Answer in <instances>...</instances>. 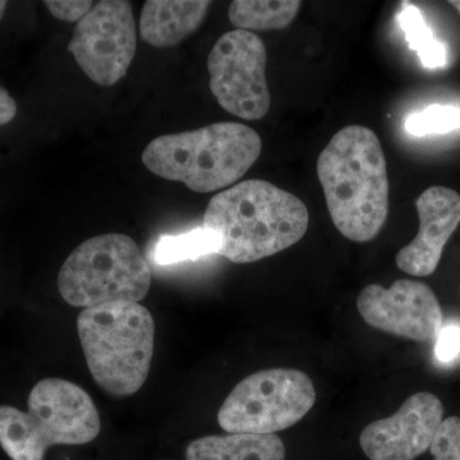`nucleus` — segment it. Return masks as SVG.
<instances>
[{"instance_id":"f257e3e1","label":"nucleus","mask_w":460,"mask_h":460,"mask_svg":"<svg viewBox=\"0 0 460 460\" xmlns=\"http://www.w3.org/2000/svg\"><path fill=\"white\" fill-rule=\"evenodd\" d=\"M317 175L335 228L358 243L376 237L389 214L386 157L376 133L341 128L321 151Z\"/></svg>"},{"instance_id":"f03ea898","label":"nucleus","mask_w":460,"mask_h":460,"mask_svg":"<svg viewBox=\"0 0 460 460\" xmlns=\"http://www.w3.org/2000/svg\"><path fill=\"white\" fill-rule=\"evenodd\" d=\"M308 210L293 193L262 180L243 181L208 202L204 226L217 255L234 263L260 261L305 237Z\"/></svg>"},{"instance_id":"7ed1b4c3","label":"nucleus","mask_w":460,"mask_h":460,"mask_svg":"<svg viewBox=\"0 0 460 460\" xmlns=\"http://www.w3.org/2000/svg\"><path fill=\"white\" fill-rule=\"evenodd\" d=\"M261 150L255 129L222 122L160 136L145 148L142 163L157 177L181 181L193 192L208 193L241 180Z\"/></svg>"},{"instance_id":"20e7f679","label":"nucleus","mask_w":460,"mask_h":460,"mask_svg":"<svg viewBox=\"0 0 460 460\" xmlns=\"http://www.w3.org/2000/svg\"><path fill=\"white\" fill-rule=\"evenodd\" d=\"M78 337L93 380L108 394L128 396L144 385L154 353L155 323L140 304L84 308Z\"/></svg>"},{"instance_id":"39448f33","label":"nucleus","mask_w":460,"mask_h":460,"mask_svg":"<svg viewBox=\"0 0 460 460\" xmlns=\"http://www.w3.org/2000/svg\"><path fill=\"white\" fill-rule=\"evenodd\" d=\"M102 429L89 394L62 378H45L30 393L29 410L0 405V445L12 460H44L54 445H84Z\"/></svg>"},{"instance_id":"423d86ee","label":"nucleus","mask_w":460,"mask_h":460,"mask_svg":"<svg viewBox=\"0 0 460 460\" xmlns=\"http://www.w3.org/2000/svg\"><path fill=\"white\" fill-rule=\"evenodd\" d=\"M151 270L128 235L107 233L84 241L60 268L58 289L75 307L137 304L147 296Z\"/></svg>"},{"instance_id":"0eeeda50","label":"nucleus","mask_w":460,"mask_h":460,"mask_svg":"<svg viewBox=\"0 0 460 460\" xmlns=\"http://www.w3.org/2000/svg\"><path fill=\"white\" fill-rule=\"evenodd\" d=\"M316 402L305 372L271 368L238 384L223 402L217 420L229 434L274 435L299 422Z\"/></svg>"},{"instance_id":"6e6552de","label":"nucleus","mask_w":460,"mask_h":460,"mask_svg":"<svg viewBox=\"0 0 460 460\" xmlns=\"http://www.w3.org/2000/svg\"><path fill=\"white\" fill-rule=\"evenodd\" d=\"M266 48L256 33L233 30L215 42L208 58L210 90L224 111L259 120L271 105L266 81Z\"/></svg>"},{"instance_id":"1a4fd4ad","label":"nucleus","mask_w":460,"mask_h":460,"mask_svg":"<svg viewBox=\"0 0 460 460\" xmlns=\"http://www.w3.org/2000/svg\"><path fill=\"white\" fill-rule=\"evenodd\" d=\"M137 48L131 3H96L75 27L68 50L84 74L99 86H113L128 72Z\"/></svg>"},{"instance_id":"9d476101","label":"nucleus","mask_w":460,"mask_h":460,"mask_svg":"<svg viewBox=\"0 0 460 460\" xmlns=\"http://www.w3.org/2000/svg\"><path fill=\"white\" fill-rule=\"evenodd\" d=\"M357 308L372 328L420 343L436 341L444 325L440 302L422 281L396 280L389 289L370 284Z\"/></svg>"},{"instance_id":"9b49d317","label":"nucleus","mask_w":460,"mask_h":460,"mask_svg":"<svg viewBox=\"0 0 460 460\" xmlns=\"http://www.w3.org/2000/svg\"><path fill=\"white\" fill-rule=\"evenodd\" d=\"M444 405L431 393L410 396L395 414L363 429L359 444L370 460H416L431 447Z\"/></svg>"},{"instance_id":"f8f14e48","label":"nucleus","mask_w":460,"mask_h":460,"mask_svg":"<svg viewBox=\"0 0 460 460\" xmlns=\"http://www.w3.org/2000/svg\"><path fill=\"white\" fill-rule=\"evenodd\" d=\"M420 229L416 238L396 253V266L413 277L434 274L445 244L460 224V195L447 187L423 190L416 201Z\"/></svg>"},{"instance_id":"ddd939ff","label":"nucleus","mask_w":460,"mask_h":460,"mask_svg":"<svg viewBox=\"0 0 460 460\" xmlns=\"http://www.w3.org/2000/svg\"><path fill=\"white\" fill-rule=\"evenodd\" d=\"M211 2L204 0H147L141 12V36L155 48H172L204 22Z\"/></svg>"},{"instance_id":"4468645a","label":"nucleus","mask_w":460,"mask_h":460,"mask_svg":"<svg viewBox=\"0 0 460 460\" xmlns=\"http://www.w3.org/2000/svg\"><path fill=\"white\" fill-rule=\"evenodd\" d=\"M286 447L275 435L206 436L189 445L187 460H286Z\"/></svg>"},{"instance_id":"2eb2a0df","label":"nucleus","mask_w":460,"mask_h":460,"mask_svg":"<svg viewBox=\"0 0 460 460\" xmlns=\"http://www.w3.org/2000/svg\"><path fill=\"white\" fill-rule=\"evenodd\" d=\"M301 5L296 0H235L230 4L228 16L235 30L271 31L289 26Z\"/></svg>"},{"instance_id":"dca6fc26","label":"nucleus","mask_w":460,"mask_h":460,"mask_svg":"<svg viewBox=\"0 0 460 460\" xmlns=\"http://www.w3.org/2000/svg\"><path fill=\"white\" fill-rule=\"evenodd\" d=\"M396 20L405 33L411 49L419 54L423 66L436 69L443 68L447 65V50L444 45L436 40L434 32L416 5L402 2Z\"/></svg>"},{"instance_id":"f3484780","label":"nucleus","mask_w":460,"mask_h":460,"mask_svg":"<svg viewBox=\"0 0 460 460\" xmlns=\"http://www.w3.org/2000/svg\"><path fill=\"white\" fill-rule=\"evenodd\" d=\"M213 234L204 228L190 230L178 235H163L151 250V260L159 266L193 261L199 257L217 253Z\"/></svg>"},{"instance_id":"a211bd4d","label":"nucleus","mask_w":460,"mask_h":460,"mask_svg":"<svg viewBox=\"0 0 460 460\" xmlns=\"http://www.w3.org/2000/svg\"><path fill=\"white\" fill-rule=\"evenodd\" d=\"M460 128V108L453 105H431L419 113L411 115L405 129L411 136L422 137L443 135Z\"/></svg>"},{"instance_id":"6ab92c4d","label":"nucleus","mask_w":460,"mask_h":460,"mask_svg":"<svg viewBox=\"0 0 460 460\" xmlns=\"http://www.w3.org/2000/svg\"><path fill=\"white\" fill-rule=\"evenodd\" d=\"M434 460H460V419L453 416L441 422L431 447Z\"/></svg>"},{"instance_id":"aec40b11","label":"nucleus","mask_w":460,"mask_h":460,"mask_svg":"<svg viewBox=\"0 0 460 460\" xmlns=\"http://www.w3.org/2000/svg\"><path fill=\"white\" fill-rule=\"evenodd\" d=\"M435 356L438 362L452 363L460 356V325H443L435 341Z\"/></svg>"},{"instance_id":"412c9836","label":"nucleus","mask_w":460,"mask_h":460,"mask_svg":"<svg viewBox=\"0 0 460 460\" xmlns=\"http://www.w3.org/2000/svg\"><path fill=\"white\" fill-rule=\"evenodd\" d=\"M44 4L49 9L51 16L66 22H80L93 7V3L89 0H48Z\"/></svg>"},{"instance_id":"4be33fe9","label":"nucleus","mask_w":460,"mask_h":460,"mask_svg":"<svg viewBox=\"0 0 460 460\" xmlns=\"http://www.w3.org/2000/svg\"><path fill=\"white\" fill-rule=\"evenodd\" d=\"M17 115V104L4 87L0 86V127L11 123Z\"/></svg>"},{"instance_id":"5701e85b","label":"nucleus","mask_w":460,"mask_h":460,"mask_svg":"<svg viewBox=\"0 0 460 460\" xmlns=\"http://www.w3.org/2000/svg\"><path fill=\"white\" fill-rule=\"evenodd\" d=\"M7 2L4 0H0V21H2L3 16H4L5 9H7Z\"/></svg>"},{"instance_id":"b1692460","label":"nucleus","mask_w":460,"mask_h":460,"mask_svg":"<svg viewBox=\"0 0 460 460\" xmlns=\"http://www.w3.org/2000/svg\"><path fill=\"white\" fill-rule=\"evenodd\" d=\"M450 5H453L460 13V0H453V2H450Z\"/></svg>"}]
</instances>
